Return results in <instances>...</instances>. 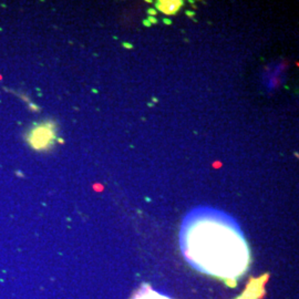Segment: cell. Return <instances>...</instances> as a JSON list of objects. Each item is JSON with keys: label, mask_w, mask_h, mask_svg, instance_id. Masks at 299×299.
<instances>
[{"label": "cell", "mask_w": 299, "mask_h": 299, "mask_svg": "<svg viewBox=\"0 0 299 299\" xmlns=\"http://www.w3.org/2000/svg\"><path fill=\"white\" fill-rule=\"evenodd\" d=\"M54 138L55 134L53 126L49 124H43L32 131V133L30 135V143L32 144L34 148L43 150L50 146Z\"/></svg>", "instance_id": "2"}, {"label": "cell", "mask_w": 299, "mask_h": 299, "mask_svg": "<svg viewBox=\"0 0 299 299\" xmlns=\"http://www.w3.org/2000/svg\"><path fill=\"white\" fill-rule=\"evenodd\" d=\"M179 247L191 266L230 285L248 269L250 253L235 218L207 206L189 211L181 225Z\"/></svg>", "instance_id": "1"}]
</instances>
